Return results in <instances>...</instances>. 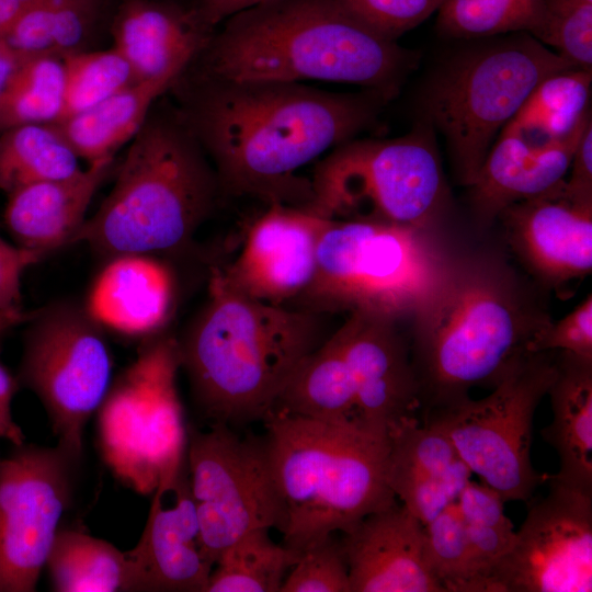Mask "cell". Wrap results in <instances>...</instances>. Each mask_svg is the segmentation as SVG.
I'll return each mask as SVG.
<instances>
[{
  "label": "cell",
  "mask_w": 592,
  "mask_h": 592,
  "mask_svg": "<svg viewBox=\"0 0 592 592\" xmlns=\"http://www.w3.org/2000/svg\"><path fill=\"white\" fill-rule=\"evenodd\" d=\"M388 100L372 90L334 93L299 82L204 77L181 116L213 164L223 195L307 207L310 180L298 171L367 129Z\"/></svg>",
  "instance_id": "obj_1"
},
{
  "label": "cell",
  "mask_w": 592,
  "mask_h": 592,
  "mask_svg": "<svg viewBox=\"0 0 592 592\" xmlns=\"http://www.w3.org/2000/svg\"><path fill=\"white\" fill-rule=\"evenodd\" d=\"M410 352L420 386L419 419L474 387L493 388L526 355L551 318L535 287L499 255L456 258L413 317Z\"/></svg>",
  "instance_id": "obj_2"
},
{
  "label": "cell",
  "mask_w": 592,
  "mask_h": 592,
  "mask_svg": "<svg viewBox=\"0 0 592 592\" xmlns=\"http://www.w3.org/2000/svg\"><path fill=\"white\" fill-rule=\"evenodd\" d=\"M223 23L202 50L207 78L352 83L390 100L419 60L344 0H270Z\"/></svg>",
  "instance_id": "obj_3"
},
{
  "label": "cell",
  "mask_w": 592,
  "mask_h": 592,
  "mask_svg": "<svg viewBox=\"0 0 592 592\" xmlns=\"http://www.w3.org/2000/svg\"><path fill=\"white\" fill-rule=\"evenodd\" d=\"M327 314L229 289L212 269L207 298L179 340L181 368L209 422H262L301 362L328 337Z\"/></svg>",
  "instance_id": "obj_4"
},
{
  "label": "cell",
  "mask_w": 592,
  "mask_h": 592,
  "mask_svg": "<svg viewBox=\"0 0 592 592\" xmlns=\"http://www.w3.org/2000/svg\"><path fill=\"white\" fill-rule=\"evenodd\" d=\"M262 423L285 546L303 553L397 502L388 485V433L275 409Z\"/></svg>",
  "instance_id": "obj_5"
},
{
  "label": "cell",
  "mask_w": 592,
  "mask_h": 592,
  "mask_svg": "<svg viewBox=\"0 0 592 592\" xmlns=\"http://www.w3.org/2000/svg\"><path fill=\"white\" fill-rule=\"evenodd\" d=\"M114 185L72 243L115 257L187 246L223 195L207 155L181 115H148Z\"/></svg>",
  "instance_id": "obj_6"
},
{
  "label": "cell",
  "mask_w": 592,
  "mask_h": 592,
  "mask_svg": "<svg viewBox=\"0 0 592 592\" xmlns=\"http://www.w3.org/2000/svg\"><path fill=\"white\" fill-rule=\"evenodd\" d=\"M456 258L437 229L327 218L312 282L291 307L411 319L443 283Z\"/></svg>",
  "instance_id": "obj_7"
},
{
  "label": "cell",
  "mask_w": 592,
  "mask_h": 592,
  "mask_svg": "<svg viewBox=\"0 0 592 592\" xmlns=\"http://www.w3.org/2000/svg\"><path fill=\"white\" fill-rule=\"evenodd\" d=\"M577 68L528 33L462 50L430 84L425 119L445 137L457 180L470 186L496 138L546 77Z\"/></svg>",
  "instance_id": "obj_8"
},
{
  "label": "cell",
  "mask_w": 592,
  "mask_h": 592,
  "mask_svg": "<svg viewBox=\"0 0 592 592\" xmlns=\"http://www.w3.org/2000/svg\"><path fill=\"white\" fill-rule=\"evenodd\" d=\"M309 180L306 208L328 219L437 229L449 203L434 127L425 118L400 137L337 146Z\"/></svg>",
  "instance_id": "obj_9"
},
{
  "label": "cell",
  "mask_w": 592,
  "mask_h": 592,
  "mask_svg": "<svg viewBox=\"0 0 592 592\" xmlns=\"http://www.w3.org/2000/svg\"><path fill=\"white\" fill-rule=\"evenodd\" d=\"M179 340L158 333L112 380L96 411L101 457L112 474L140 494L186 460L187 426L178 390Z\"/></svg>",
  "instance_id": "obj_10"
},
{
  "label": "cell",
  "mask_w": 592,
  "mask_h": 592,
  "mask_svg": "<svg viewBox=\"0 0 592 592\" xmlns=\"http://www.w3.org/2000/svg\"><path fill=\"white\" fill-rule=\"evenodd\" d=\"M556 375V351L526 355L493 388L435 409L420 421L443 432L473 475L504 502L528 501L546 480L531 460L536 408Z\"/></svg>",
  "instance_id": "obj_11"
},
{
  "label": "cell",
  "mask_w": 592,
  "mask_h": 592,
  "mask_svg": "<svg viewBox=\"0 0 592 592\" xmlns=\"http://www.w3.org/2000/svg\"><path fill=\"white\" fill-rule=\"evenodd\" d=\"M112 368L102 328L83 306L57 303L29 320L19 385L41 400L57 445L78 464L86 426L106 396Z\"/></svg>",
  "instance_id": "obj_12"
},
{
  "label": "cell",
  "mask_w": 592,
  "mask_h": 592,
  "mask_svg": "<svg viewBox=\"0 0 592 592\" xmlns=\"http://www.w3.org/2000/svg\"><path fill=\"white\" fill-rule=\"evenodd\" d=\"M186 466L192 500L206 554L213 565L224 549L255 528L283 525L262 436L209 422L187 426Z\"/></svg>",
  "instance_id": "obj_13"
},
{
  "label": "cell",
  "mask_w": 592,
  "mask_h": 592,
  "mask_svg": "<svg viewBox=\"0 0 592 592\" xmlns=\"http://www.w3.org/2000/svg\"><path fill=\"white\" fill-rule=\"evenodd\" d=\"M14 447L0 457V592H34L79 464L58 445Z\"/></svg>",
  "instance_id": "obj_14"
},
{
  "label": "cell",
  "mask_w": 592,
  "mask_h": 592,
  "mask_svg": "<svg viewBox=\"0 0 592 592\" xmlns=\"http://www.w3.org/2000/svg\"><path fill=\"white\" fill-rule=\"evenodd\" d=\"M548 486L545 497L528 503L487 592L592 591V492L553 476Z\"/></svg>",
  "instance_id": "obj_15"
},
{
  "label": "cell",
  "mask_w": 592,
  "mask_h": 592,
  "mask_svg": "<svg viewBox=\"0 0 592 592\" xmlns=\"http://www.w3.org/2000/svg\"><path fill=\"white\" fill-rule=\"evenodd\" d=\"M326 221L306 207L270 204L249 227L236 258L212 269L242 296L291 307L312 282Z\"/></svg>",
  "instance_id": "obj_16"
},
{
  "label": "cell",
  "mask_w": 592,
  "mask_h": 592,
  "mask_svg": "<svg viewBox=\"0 0 592 592\" xmlns=\"http://www.w3.org/2000/svg\"><path fill=\"white\" fill-rule=\"evenodd\" d=\"M401 320L354 311L337 329L348 364L358 423L388 433L421 410L420 386ZM420 420V419H419Z\"/></svg>",
  "instance_id": "obj_17"
},
{
  "label": "cell",
  "mask_w": 592,
  "mask_h": 592,
  "mask_svg": "<svg viewBox=\"0 0 592 592\" xmlns=\"http://www.w3.org/2000/svg\"><path fill=\"white\" fill-rule=\"evenodd\" d=\"M125 556L128 592H207L214 565L204 548L186 460L152 492L144 532Z\"/></svg>",
  "instance_id": "obj_18"
},
{
  "label": "cell",
  "mask_w": 592,
  "mask_h": 592,
  "mask_svg": "<svg viewBox=\"0 0 592 592\" xmlns=\"http://www.w3.org/2000/svg\"><path fill=\"white\" fill-rule=\"evenodd\" d=\"M562 183L497 217L520 264L542 287L556 292L592 270V204L570 198Z\"/></svg>",
  "instance_id": "obj_19"
},
{
  "label": "cell",
  "mask_w": 592,
  "mask_h": 592,
  "mask_svg": "<svg viewBox=\"0 0 592 592\" xmlns=\"http://www.w3.org/2000/svg\"><path fill=\"white\" fill-rule=\"evenodd\" d=\"M350 592H444L428 560L424 525L398 501L341 534Z\"/></svg>",
  "instance_id": "obj_20"
},
{
  "label": "cell",
  "mask_w": 592,
  "mask_h": 592,
  "mask_svg": "<svg viewBox=\"0 0 592 592\" xmlns=\"http://www.w3.org/2000/svg\"><path fill=\"white\" fill-rule=\"evenodd\" d=\"M177 283L172 270L152 254L112 257L94 278L83 305L103 329L126 337L160 333L173 314Z\"/></svg>",
  "instance_id": "obj_21"
},
{
  "label": "cell",
  "mask_w": 592,
  "mask_h": 592,
  "mask_svg": "<svg viewBox=\"0 0 592 592\" xmlns=\"http://www.w3.org/2000/svg\"><path fill=\"white\" fill-rule=\"evenodd\" d=\"M591 121L582 122L562 140L538 145L500 133L470 189L475 217L492 223L508 206L547 193L569 171L579 140Z\"/></svg>",
  "instance_id": "obj_22"
},
{
  "label": "cell",
  "mask_w": 592,
  "mask_h": 592,
  "mask_svg": "<svg viewBox=\"0 0 592 592\" xmlns=\"http://www.w3.org/2000/svg\"><path fill=\"white\" fill-rule=\"evenodd\" d=\"M388 485L423 525L456 502L473 473L439 429L409 419L392 430Z\"/></svg>",
  "instance_id": "obj_23"
},
{
  "label": "cell",
  "mask_w": 592,
  "mask_h": 592,
  "mask_svg": "<svg viewBox=\"0 0 592 592\" xmlns=\"http://www.w3.org/2000/svg\"><path fill=\"white\" fill-rule=\"evenodd\" d=\"M209 27L198 11L133 0L113 25L114 48L127 60L137 81H175L206 46Z\"/></svg>",
  "instance_id": "obj_24"
},
{
  "label": "cell",
  "mask_w": 592,
  "mask_h": 592,
  "mask_svg": "<svg viewBox=\"0 0 592 592\" xmlns=\"http://www.w3.org/2000/svg\"><path fill=\"white\" fill-rule=\"evenodd\" d=\"M113 166L114 157L105 158L71 177L34 183L9 194L3 220L16 244L46 255L72 243Z\"/></svg>",
  "instance_id": "obj_25"
},
{
  "label": "cell",
  "mask_w": 592,
  "mask_h": 592,
  "mask_svg": "<svg viewBox=\"0 0 592 592\" xmlns=\"http://www.w3.org/2000/svg\"><path fill=\"white\" fill-rule=\"evenodd\" d=\"M547 395L553 419L540 435L559 458L553 477L592 492V358L556 351V375Z\"/></svg>",
  "instance_id": "obj_26"
},
{
  "label": "cell",
  "mask_w": 592,
  "mask_h": 592,
  "mask_svg": "<svg viewBox=\"0 0 592 592\" xmlns=\"http://www.w3.org/2000/svg\"><path fill=\"white\" fill-rule=\"evenodd\" d=\"M173 83L137 81L124 90L54 125L79 158L89 163L114 157L146 122L153 102Z\"/></svg>",
  "instance_id": "obj_27"
},
{
  "label": "cell",
  "mask_w": 592,
  "mask_h": 592,
  "mask_svg": "<svg viewBox=\"0 0 592 592\" xmlns=\"http://www.w3.org/2000/svg\"><path fill=\"white\" fill-rule=\"evenodd\" d=\"M274 409L300 417L358 423L353 386L337 330L297 367Z\"/></svg>",
  "instance_id": "obj_28"
},
{
  "label": "cell",
  "mask_w": 592,
  "mask_h": 592,
  "mask_svg": "<svg viewBox=\"0 0 592 592\" xmlns=\"http://www.w3.org/2000/svg\"><path fill=\"white\" fill-rule=\"evenodd\" d=\"M590 69L573 68L543 79L500 133L545 145L568 137L590 117Z\"/></svg>",
  "instance_id": "obj_29"
},
{
  "label": "cell",
  "mask_w": 592,
  "mask_h": 592,
  "mask_svg": "<svg viewBox=\"0 0 592 592\" xmlns=\"http://www.w3.org/2000/svg\"><path fill=\"white\" fill-rule=\"evenodd\" d=\"M45 568L53 591L128 592L125 551L81 531H57Z\"/></svg>",
  "instance_id": "obj_30"
},
{
  "label": "cell",
  "mask_w": 592,
  "mask_h": 592,
  "mask_svg": "<svg viewBox=\"0 0 592 592\" xmlns=\"http://www.w3.org/2000/svg\"><path fill=\"white\" fill-rule=\"evenodd\" d=\"M79 157L54 124H25L0 133V190L71 177Z\"/></svg>",
  "instance_id": "obj_31"
},
{
  "label": "cell",
  "mask_w": 592,
  "mask_h": 592,
  "mask_svg": "<svg viewBox=\"0 0 592 592\" xmlns=\"http://www.w3.org/2000/svg\"><path fill=\"white\" fill-rule=\"evenodd\" d=\"M252 530L221 551L208 579L207 592H280L298 553L269 534Z\"/></svg>",
  "instance_id": "obj_32"
},
{
  "label": "cell",
  "mask_w": 592,
  "mask_h": 592,
  "mask_svg": "<svg viewBox=\"0 0 592 592\" xmlns=\"http://www.w3.org/2000/svg\"><path fill=\"white\" fill-rule=\"evenodd\" d=\"M64 103L62 58L25 57L0 96V133L25 124H54L62 117Z\"/></svg>",
  "instance_id": "obj_33"
},
{
  "label": "cell",
  "mask_w": 592,
  "mask_h": 592,
  "mask_svg": "<svg viewBox=\"0 0 592 592\" xmlns=\"http://www.w3.org/2000/svg\"><path fill=\"white\" fill-rule=\"evenodd\" d=\"M442 33L456 38L525 32L536 36L546 19L544 0H444L437 11Z\"/></svg>",
  "instance_id": "obj_34"
},
{
  "label": "cell",
  "mask_w": 592,
  "mask_h": 592,
  "mask_svg": "<svg viewBox=\"0 0 592 592\" xmlns=\"http://www.w3.org/2000/svg\"><path fill=\"white\" fill-rule=\"evenodd\" d=\"M456 505L468 544L485 578L487 592L494 566L514 542V525L504 513L502 498L482 482L470 480L459 493Z\"/></svg>",
  "instance_id": "obj_35"
},
{
  "label": "cell",
  "mask_w": 592,
  "mask_h": 592,
  "mask_svg": "<svg viewBox=\"0 0 592 592\" xmlns=\"http://www.w3.org/2000/svg\"><path fill=\"white\" fill-rule=\"evenodd\" d=\"M430 568L444 592H485L456 502L424 524Z\"/></svg>",
  "instance_id": "obj_36"
},
{
  "label": "cell",
  "mask_w": 592,
  "mask_h": 592,
  "mask_svg": "<svg viewBox=\"0 0 592 592\" xmlns=\"http://www.w3.org/2000/svg\"><path fill=\"white\" fill-rule=\"evenodd\" d=\"M62 60L65 103L61 119L90 109L137 82L129 64L114 47L79 50Z\"/></svg>",
  "instance_id": "obj_37"
},
{
  "label": "cell",
  "mask_w": 592,
  "mask_h": 592,
  "mask_svg": "<svg viewBox=\"0 0 592 592\" xmlns=\"http://www.w3.org/2000/svg\"><path fill=\"white\" fill-rule=\"evenodd\" d=\"M95 14V0H35L27 5L26 30L39 55L82 50Z\"/></svg>",
  "instance_id": "obj_38"
},
{
  "label": "cell",
  "mask_w": 592,
  "mask_h": 592,
  "mask_svg": "<svg viewBox=\"0 0 592 592\" xmlns=\"http://www.w3.org/2000/svg\"><path fill=\"white\" fill-rule=\"evenodd\" d=\"M546 19L535 36L577 68L592 65V3L582 0H544Z\"/></svg>",
  "instance_id": "obj_39"
},
{
  "label": "cell",
  "mask_w": 592,
  "mask_h": 592,
  "mask_svg": "<svg viewBox=\"0 0 592 592\" xmlns=\"http://www.w3.org/2000/svg\"><path fill=\"white\" fill-rule=\"evenodd\" d=\"M337 535L303 551L280 592H350L348 566Z\"/></svg>",
  "instance_id": "obj_40"
},
{
  "label": "cell",
  "mask_w": 592,
  "mask_h": 592,
  "mask_svg": "<svg viewBox=\"0 0 592 592\" xmlns=\"http://www.w3.org/2000/svg\"><path fill=\"white\" fill-rule=\"evenodd\" d=\"M364 22L384 36L397 41L417 27L434 12L444 0H344Z\"/></svg>",
  "instance_id": "obj_41"
},
{
  "label": "cell",
  "mask_w": 592,
  "mask_h": 592,
  "mask_svg": "<svg viewBox=\"0 0 592 592\" xmlns=\"http://www.w3.org/2000/svg\"><path fill=\"white\" fill-rule=\"evenodd\" d=\"M563 351L592 358V296L589 294L572 311L550 321L532 341L531 353Z\"/></svg>",
  "instance_id": "obj_42"
},
{
  "label": "cell",
  "mask_w": 592,
  "mask_h": 592,
  "mask_svg": "<svg viewBox=\"0 0 592 592\" xmlns=\"http://www.w3.org/2000/svg\"><path fill=\"white\" fill-rule=\"evenodd\" d=\"M45 255L35 250L11 244L0 238V307L22 308L21 278L27 267Z\"/></svg>",
  "instance_id": "obj_43"
},
{
  "label": "cell",
  "mask_w": 592,
  "mask_h": 592,
  "mask_svg": "<svg viewBox=\"0 0 592 592\" xmlns=\"http://www.w3.org/2000/svg\"><path fill=\"white\" fill-rule=\"evenodd\" d=\"M562 189L573 201L592 204V119L587 125L569 168Z\"/></svg>",
  "instance_id": "obj_44"
},
{
  "label": "cell",
  "mask_w": 592,
  "mask_h": 592,
  "mask_svg": "<svg viewBox=\"0 0 592 592\" xmlns=\"http://www.w3.org/2000/svg\"><path fill=\"white\" fill-rule=\"evenodd\" d=\"M270 0H203L198 13L209 29L231 15Z\"/></svg>",
  "instance_id": "obj_45"
},
{
  "label": "cell",
  "mask_w": 592,
  "mask_h": 592,
  "mask_svg": "<svg viewBox=\"0 0 592 592\" xmlns=\"http://www.w3.org/2000/svg\"><path fill=\"white\" fill-rule=\"evenodd\" d=\"M19 386L18 378L0 363V417L10 422H14L11 405Z\"/></svg>",
  "instance_id": "obj_46"
},
{
  "label": "cell",
  "mask_w": 592,
  "mask_h": 592,
  "mask_svg": "<svg viewBox=\"0 0 592 592\" xmlns=\"http://www.w3.org/2000/svg\"><path fill=\"white\" fill-rule=\"evenodd\" d=\"M23 58L25 57L13 52L0 37V96Z\"/></svg>",
  "instance_id": "obj_47"
},
{
  "label": "cell",
  "mask_w": 592,
  "mask_h": 592,
  "mask_svg": "<svg viewBox=\"0 0 592 592\" xmlns=\"http://www.w3.org/2000/svg\"><path fill=\"white\" fill-rule=\"evenodd\" d=\"M35 311H26L23 308L8 309L0 307V335L23 322H29Z\"/></svg>",
  "instance_id": "obj_48"
},
{
  "label": "cell",
  "mask_w": 592,
  "mask_h": 592,
  "mask_svg": "<svg viewBox=\"0 0 592 592\" xmlns=\"http://www.w3.org/2000/svg\"><path fill=\"white\" fill-rule=\"evenodd\" d=\"M0 439L8 440L14 446L25 442V435L22 429L15 423L4 420L0 417Z\"/></svg>",
  "instance_id": "obj_49"
},
{
  "label": "cell",
  "mask_w": 592,
  "mask_h": 592,
  "mask_svg": "<svg viewBox=\"0 0 592 592\" xmlns=\"http://www.w3.org/2000/svg\"><path fill=\"white\" fill-rule=\"evenodd\" d=\"M20 8L16 0H0V35L14 19Z\"/></svg>",
  "instance_id": "obj_50"
},
{
  "label": "cell",
  "mask_w": 592,
  "mask_h": 592,
  "mask_svg": "<svg viewBox=\"0 0 592 592\" xmlns=\"http://www.w3.org/2000/svg\"><path fill=\"white\" fill-rule=\"evenodd\" d=\"M16 1H18V2L20 3V5L22 7V5H25V4H27V3L33 2V1H35V0H16Z\"/></svg>",
  "instance_id": "obj_51"
},
{
  "label": "cell",
  "mask_w": 592,
  "mask_h": 592,
  "mask_svg": "<svg viewBox=\"0 0 592 592\" xmlns=\"http://www.w3.org/2000/svg\"><path fill=\"white\" fill-rule=\"evenodd\" d=\"M582 1H584L587 3H592V0H582Z\"/></svg>",
  "instance_id": "obj_52"
}]
</instances>
